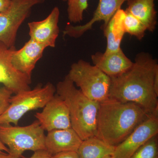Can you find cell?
<instances>
[{
    "instance_id": "6da1fadb",
    "label": "cell",
    "mask_w": 158,
    "mask_h": 158,
    "mask_svg": "<svg viewBox=\"0 0 158 158\" xmlns=\"http://www.w3.org/2000/svg\"><path fill=\"white\" fill-rule=\"evenodd\" d=\"M158 62L148 53H139L128 70L111 78L109 98L135 103L151 114L158 113Z\"/></svg>"
},
{
    "instance_id": "7a4b0ae2",
    "label": "cell",
    "mask_w": 158,
    "mask_h": 158,
    "mask_svg": "<svg viewBox=\"0 0 158 158\" xmlns=\"http://www.w3.org/2000/svg\"><path fill=\"white\" fill-rule=\"evenodd\" d=\"M149 115L135 103L109 98L100 103L95 136L116 147Z\"/></svg>"
},
{
    "instance_id": "3957f363",
    "label": "cell",
    "mask_w": 158,
    "mask_h": 158,
    "mask_svg": "<svg viewBox=\"0 0 158 158\" xmlns=\"http://www.w3.org/2000/svg\"><path fill=\"white\" fill-rule=\"evenodd\" d=\"M56 88L68 107L71 127L83 141L95 136L100 103L85 96L67 76Z\"/></svg>"
},
{
    "instance_id": "277c9868",
    "label": "cell",
    "mask_w": 158,
    "mask_h": 158,
    "mask_svg": "<svg viewBox=\"0 0 158 158\" xmlns=\"http://www.w3.org/2000/svg\"><path fill=\"white\" fill-rule=\"evenodd\" d=\"M66 76L90 99L101 103L109 98L111 78L89 62L80 59L73 63Z\"/></svg>"
},
{
    "instance_id": "5b68a950",
    "label": "cell",
    "mask_w": 158,
    "mask_h": 158,
    "mask_svg": "<svg viewBox=\"0 0 158 158\" xmlns=\"http://www.w3.org/2000/svg\"><path fill=\"white\" fill-rule=\"evenodd\" d=\"M44 130L36 120L26 126L0 125V139L9 149V153L22 157L26 151L46 150Z\"/></svg>"
},
{
    "instance_id": "8992f818",
    "label": "cell",
    "mask_w": 158,
    "mask_h": 158,
    "mask_svg": "<svg viewBox=\"0 0 158 158\" xmlns=\"http://www.w3.org/2000/svg\"><path fill=\"white\" fill-rule=\"evenodd\" d=\"M56 93V87L49 82L12 95L9 106L0 116V125L12 123L17 125L26 113L44 107Z\"/></svg>"
},
{
    "instance_id": "52a82bcc",
    "label": "cell",
    "mask_w": 158,
    "mask_h": 158,
    "mask_svg": "<svg viewBox=\"0 0 158 158\" xmlns=\"http://www.w3.org/2000/svg\"><path fill=\"white\" fill-rule=\"evenodd\" d=\"M45 0H11L6 11L0 12V41L9 48H15L17 32L29 17L32 8Z\"/></svg>"
},
{
    "instance_id": "ba28073f",
    "label": "cell",
    "mask_w": 158,
    "mask_h": 158,
    "mask_svg": "<svg viewBox=\"0 0 158 158\" xmlns=\"http://www.w3.org/2000/svg\"><path fill=\"white\" fill-rule=\"evenodd\" d=\"M158 133V113L149 114L124 141L115 147L112 156L113 158H130Z\"/></svg>"
},
{
    "instance_id": "9c48e42d",
    "label": "cell",
    "mask_w": 158,
    "mask_h": 158,
    "mask_svg": "<svg viewBox=\"0 0 158 158\" xmlns=\"http://www.w3.org/2000/svg\"><path fill=\"white\" fill-rule=\"evenodd\" d=\"M16 48H9L0 41V84L13 94L31 89V77L21 72L15 68L11 57Z\"/></svg>"
},
{
    "instance_id": "30bf717a",
    "label": "cell",
    "mask_w": 158,
    "mask_h": 158,
    "mask_svg": "<svg viewBox=\"0 0 158 158\" xmlns=\"http://www.w3.org/2000/svg\"><path fill=\"white\" fill-rule=\"evenodd\" d=\"M35 116L44 131L72 128L68 107L56 94Z\"/></svg>"
},
{
    "instance_id": "8fae6325",
    "label": "cell",
    "mask_w": 158,
    "mask_h": 158,
    "mask_svg": "<svg viewBox=\"0 0 158 158\" xmlns=\"http://www.w3.org/2000/svg\"><path fill=\"white\" fill-rule=\"evenodd\" d=\"M127 0H99L98 6L94 13L93 17L85 24L74 26L67 24L63 31L64 36L78 38L91 30L97 22L103 21L102 28L107 24L110 19Z\"/></svg>"
},
{
    "instance_id": "7c38bea8",
    "label": "cell",
    "mask_w": 158,
    "mask_h": 158,
    "mask_svg": "<svg viewBox=\"0 0 158 158\" xmlns=\"http://www.w3.org/2000/svg\"><path fill=\"white\" fill-rule=\"evenodd\" d=\"M59 16L60 10L56 6L44 19L29 23L30 39L46 48H55L59 35Z\"/></svg>"
},
{
    "instance_id": "4fadbf2b",
    "label": "cell",
    "mask_w": 158,
    "mask_h": 158,
    "mask_svg": "<svg viewBox=\"0 0 158 158\" xmlns=\"http://www.w3.org/2000/svg\"><path fill=\"white\" fill-rule=\"evenodd\" d=\"M91 59L94 65L111 78L122 74L133 64L122 49L108 54L97 52L91 56Z\"/></svg>"
},
{
    "instance_id": "5bb4252c",
    "label": "cell",
    "mask_w": 158,
    "mask_h": 158,
    "mask_svg": "<svg viewBox=\"0 0 158 158\" xmlns=\"http://www.w3.org/2000/svg\"><path fill=\"white\" fill-rule=\"evenodd\" d=\"M46 48L45 46L30 39L22 48L13 51L11 63L18 70L31 77L32 72L42 58Z\"/></svg>"
},
{
    "instance_id": "9a60e30c",
    "label": "cell",
    "mask_w": 158,
    "mask_h": 158,
    "mask_svg": "<svg viewBox=\"0 0 158 158\" xmlns=\"http://www.w3.org/2000/svg\"><path fill=\"white\" fill-rule=\"evenodd\" d=\"M45 136L46 150L53 156L66 152H77L83 140L72 128L54 130Z\"/></svg>"
},
{
    "instance_id": "2e32d148",
    "label": "cell",
    "mask_w": 158,
    "mask_h": 158,
    "mask_svg": "<svg viewBox=\"0 0 158 158\" xmlns=\"http://www.w3.org/2000/svg\"><path fill=\"white\" fill-rule=\"evenodd\" d=\"M125 11L118 9L110 19L107 24L102 29L106 39V48L105 53L108 54L121 49V44L125 32L123 20Z\"/></svg>"
},
{
    "instance_id": "e0dca14e",
    "label": "cell",
    "mask_w": 158,
    "mask_h": 158,
    "mask_svg": "<svg viewBox=\"0 0 158 158\" xmlns=\"http://www.w3.org/2000/svg\"><path fill=\"white\" fill-rule=\"evenodd\" d=\"M155 0H127L126 11L138 19L146 27L148 31L153 32L157 25Z\"/></svg>"
},
{
    "instance_id": "ac0fdd59",
    "label": "cell",
    "mask_w": 158,
    "mask_h": 158,
    "mask_svg": "<svg viewBox=\"0 0 158 158\" xmlns=\"http://www.w3.org/2000/svg\"><path fill=\"white\" fill-rule=\"evenodd\" d=\"M115 148L94 136L83 140L77 152L80 158H104L113 156Z\"/></svg>"
},
{
    "instance_id": "d6986e66",
    "label": "cell",
    "mask_w": 158,
    "mask_h": 158,
    "mask_svg": "<svg viewBox=\"0 0 158 158\" xmlns=\"http://www.w3.org/2000/svg\"><path fill=\"white\" fill-rule=\"evenodd\" d=\"M125 11V16L123 20L125 32L141 40L144 38L147 30L146 27L128 11L126 10Z\"/></svg>"
},
{
    "instance_id": "ffe728a7",
    "label": "cell",
    "mask_w": 158,
    "mask_h": 158,
    "mask_svg": "<svg viewBox=\"0 0 158 158\" xmlns=\"http://www.w3.org/2000/svg\"><path fill=\"white\" fill-rule=\"evenodd\" d=\"M69 20L73 23H80L84 18V12L88 9V0H67Z\"/></svg>"
},
{
    "instance_id": "44dd1931",
    "label": "cell",
    "mask_w": 158,
    "mask_h": 158,
    "mask_svg": "<svg viewBox=\"0 0 158 158\" xmlns=\"http://www.w3.org/2000/svg\"><path fill=\"white\" fill-rule=\"evenodd\" d=\"M130 158H158V135L149 139Z\"/></svg>"
},
{
    "instance_id": "7402d4cb",
    "label": "cell",
    "mask_w": 158,
    "mask_h": 158,
    "mask_svg": "<svg viewBox=\"0 0 158 158\" xmlns=\"http://www.w3.org/2000/svg\"><path fill=\"white\" fill-rule=\"evenodd\" d=\"M12 94L11 91L4 86L0 87V116L9 106Z\"/></svg>"
},
{
    "instance_id": "603a6c76",
    "label": "cell",
    "mask_w": 158,
    "mask_h": 158,
    "mask_svg": "<svg viewBox=\"0 0 158 158\" xmlns=\"http://www.w3.org/2000/svg\"><path fill=\"white\" fill-rule=\"evenodd\" d=\"M52 158H80L76 152H66L59 153L52 156Z\"/></svg>"
},
{
    "instance_id": "cb8c5ba5",
    "label": "cell",
    "mask_w": 158,
    "mask_h": 158,
    "mask_svg": "<svg viewBox=\"0 0 158 158\" xmlns=\"http://www.w3.org/2000/svg\"><path fill=\"white\" fill-rule=\"evenodd\" d=\"M51 155L46 150H40L34 152L33 155L29 158H52Z\"/></svg>"
},
{
    "instance_id": "d4e9b609",
    "label": "cell",
    "mask_w": 158,
    "mask_h": 158,
    "mask_svg": "<svg viewBox=\"0 0 158 158\" xmlns=\"http://www.w3.org/2000/svg\"><path fill=\"white\" fill-rule=\"evenodd\" d=\"M11 0H0V12L6 11L10 6Z\"/></svg>"
},
{
    "instance_id": "484cf974",
    "label": "cell",
    "mask_w": 158,
    "mask_h": 158,
    "mask_svg": "<svg viewBox=\"0 0 158 158\" xmlns=\"http://www.w3.org/2000/svg\"><path fill=\"white\" fill-rule=\"evenodd\" d=\"M20 157L16 156L10 154L9 153H5L2 152H0V158H21Z\"/></svg>"
},
{
    "instance_id": "4316f807",
    "label": "cell",
    "mask_w": 158,
    "mask_h": 158,
    "mask_svg": "<svg viewBox=\"0 0 158 158\" xmlns=\"http://www.w3.org/2000/svg\"><path fill=\"white\" fill-rule=\"evenodd\" d=\"M6 152L9 153V149L6 145L3 144L0 139V152Z\"/></svg>"
},
{
    "instance_id": "83f0119b",
    "label": "cell",
    "mask_w": 158,
    "mask_h": 158,
    "mask_svg": "<svg viewBox=\"0 0 158 158\" xmlns=\"http://www.w3.org/2000/svg\"><path fill=\"white\" fill-rule=\"evenodd\" d=\"M104 158H112V156H108Z\"/></svg>"
},
{
    "instance_id": "f1b7e54d",
    "label": "cell",
    "mask_w": 158,
    "mask_h": 158,
    "mask_svg": "<svg viewBox=\"0 0 158 158\" xmlns=\"http://www.w3.org/2000/svg\"><path fill=\"white\" fill-rule=\"evenodd\" d=\"M62 1H63V2H66L67 1V0H62Z\"/></svg>"
},
{
    "instance_id": "f546056e",
    "label": "cell",
    "mask_w": 158,
    "mask_h": 158,
    "mask_svg": "<svg viewBox=\"0 0 158 158\" xmlns=\"http://www.w3.org/2000/svg\"><path fill=\"white\" fill-rule=\"evenodd\" d=\"M112 158H113V156H112Z\"/></svg>"
}]
</instances>
